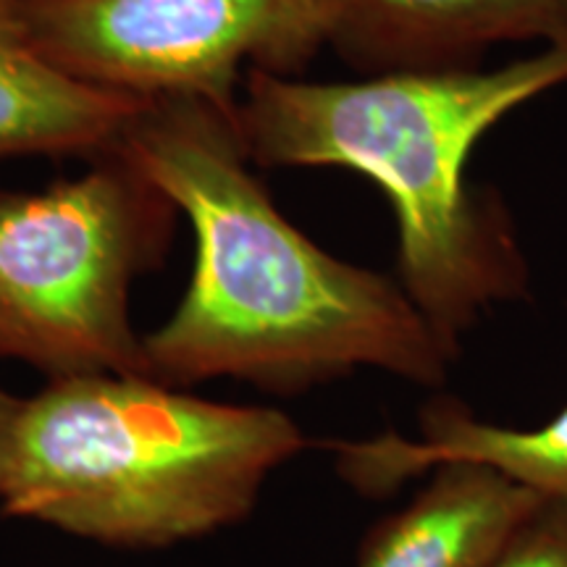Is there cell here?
<instances>
[{"instance_id": "obj_4", "label": "cell", "mask_w": 567, "mask_h": 567, "mask_svg": "<svg viewBox=\"0 0 567 567\" xmlns=\"http://www.w3.org/2000/svg\"><path fill=\"white\" fill-rule=\"evenodd\" d=\"M179 210L122 151L42 189L0 187V360L45 381L145 373L132 289Z\"/></svg>"}, {"instance_id": "obj_3", "label": "cell", "mask_w": 567, "mask_h": 567, "mask_svg": "<svg viewBox=\"0 0 567 567\" xmlns=\"http://www.w3.org/2000/svg\"><path fill=\"white\" fill-rule=\"evenodd\" d=\"M308 444L279 408L147 373L45 381L21 396L0 513L109 549H174L250 517Z\"/></svg>"}, {"instance_id": "obj_10", "label": "cell", "mask_w": 567, "mask_h": 567, "mask_svg": "<svg viewBox=\"0 0 567 567\" xmlns=\"http://www.w3.org/2000/svg\"><path fill=\"white\" fill-rule=\"evenodd\" d=\"M486 567H567V496H538Z\"/></svg>"}, {"instance_id": "obj_5", "label": "cell", "mask_w": 567, "mask_h": 567, "mask_svg": "<svg viewBox=\"0 0 567 567\" xmlns=\"http://www.w3.org/2000/svg\"><path fill=\"white\" fill-rule=\"evenodd\" d=\"M0 21L97 87L226 113L250 69L295 76L329 45L326 0H19Z\"/></svg>"}, {"instance_id": "obj_8", "label": "cell", "mask_w": 567, "mask_h": 567, "mask_svg": "<svg viewBox=\"0 0 567 567\" xmlns=\"http://www.w3.org/2000/svg\"><path fill=\"white\" fill-rule=\"evenodd\" d=\"M538 496L486 465H436L405 507L373 523L354 567H486Z\"/></svg>"}, {"instance_id": "obj_11", "label": "cell", "mask_w": 567, "mask_h": 567, "mask_svg": "<svg viewBox=\"0 0 567 567\" xmlns=\"http://www.w3.org/2000/svg\"><path fill=\"white\" fill-rule=\"evenodd\" d=\"M19 410H21V396L9 392V389L0 384V505H3L6 471H9V455H11L13 429H17Z\"/></svg>"}, {"instance_id": "obj_7", "label": "cell", "mask_w": 567, "mask_h": 567, "mask_svg": "<svg viewBox=\"0 0 567 567\" xmlns=\"http://www.w3.org/2000/svg\"><path fill=\"white\" fill-rule=\"evenodd\" d=\"M337 473L368 496H386L444 463L486 465L542 496H567V408L538 425L484 421L455 396L421 410L417 436L394 431L329 442Z\"/></svg>"}, {"instance_id": "obj_2", "label": "cell", "mask_w": 567, "mask_h": 567, "mask_svg": "<svg viewBox=\"0 0 567 567\" xmlns=\"http://www.w3.org/2000/svg\"><path fill=\"white\" fill-rule=\"evenodd\" d=\"M563 84L567 40L496 69L354 82L250 69L234 124L252 166L347 168L379 184L396 221L394 279L460 358L481 318L530 289L513 218L499 197L467 182V158L502 118Z\"/></svg>"}, {"instance_id": "obj_6", "label": "cell", "mask_w": 567, "mask_h": 567, "mask_svg": "<svg viewBox=\"0 0 567 567\" xmlns=\"http://www.w3.org/2000/svg\"><path fill=\"white\" fill-rule=\"evenodd\" d=\"M329 48L363 76L481 66L507 42L567 40V0H326Z\"/></svg>"}, {"instance_id": "obj_1", "label": "cell", "mask_w": 567, "mask_h": 567, "mask_svg": "<svg viewBox=\"0 0 567 567\" xmlns=\"http://www.w3.org/2000/svg\"><path fill=\"white\" fill-rule=\"evenodd\" d=\"M195 237L187 287L142 334L145 373L174 386L231 379L297 396L358 371L442 386L457 354L394 276L347 264L289 221L252 172L234 113L151 101L118 147Z\"/></svg>"}, {"instance_id": "obj_12", "label": "cell", "mask_w": 567, "mask_h": 567, "mask_svg": "<svg viewBox=\"0 0 567 567\" xmlns=\"http://www.w3.org/2000/svg\"><path fill=\"white\" fill-rule=\"evenodd\" d=\"M17 3H19V0H0V19H3L6 13H9Z\"/></svg>"}, {"instance_id": "obj_9", "label": "cell", "mask_w": 567, "mask_h": 567, "mask_svg": "<svg viewBox=\"0 0 567 567\" xmlns=\"http://www.w3.org/2000/svg\"><path fill=\"white\" fill-rule=\"evenodd\" d=\"M147 103L59 69L0 21V158L95 161L122 147Z\"/></svg>"}]
</instances>
